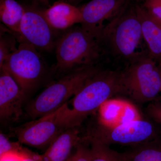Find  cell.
Masks as SVG:
<instances>
[{"instance_id": "1", "label": "cell", "mask_w": 161, "mask_h": 161, "mask_svg": "<svg viewBox=\"0 0 161 161\" xmlns=\"http://www.w3.org/2000/svg\"><path fill=\"white\" fill-rule=\"evenodd\" d=\"M120 72L99 70L89 78L61 108L60 120L65 129L78 127L89 115L116 94H119Z\"/></svg>"}, {"instance_id": "2", "label": "cell", "mask_w": 161, "mask_h": 161, "mask_svg": "<svg viewBox=\"0 0 161 161\" xmlns=\"http://www.w3.org/2000/svg\"><path fill=\"white\" fill-rule=\"evenodd\" d=\"M55 49V69L68 73L93 65L103 51L100 38L81 25L65 30L58 39Z\"/></svg>"}, {"instance_id": "3", "label": "cell", "mask_w": 161, "mask_h": 161, "mask_svg": "<svg viewBox=\"0 0 161 161\" xmlns=\"http://www.w3.org/2000/svg\"><path fill=\"white\" fill-rule=\"evenodd\" d=\"M99 70L94 65H90L67 73L28 104L26 108L27 115L35 119L59 109Z\"/></svg>"}, {"instance_id": "4", "label": "cell", "mask_w": 161, "mask_h": 161, "mask_svg": "<svg viewBox=\"0 0 161 161\" xmlns=\"http://www.w3.org/2000/svg\"><path fill=\"white\" fill-rule=\"evenodd\" d=\"M127 7L105 25L100 40L103 50L105 47L116 58L133 61L137 58L135 52L142 33L135 7Z\"/></svg>"}, {"instance_id": "5", "label": "cell", "mask_w": 161, "mask_h": 161, "mask_svg": "<svg viewBox=\"0 0 161 161\" xmlns=\"http://www.w3.org/2000/svg\"><path fill=\"white\" fill-rule=\"evenodd\" d=\"M161 91L160 70L153 58H138L120 73L119 94L137 102L154 100Z\"/></svg>"}, {"instance_id": "6", "label": "cell", "mask_w": 161, "mask_h": 161, "mask_svg": "<svg viewBox=\"0 0 161 161\" xmlns=\"http://www.w3.org/2000/svg\"><path fill=\"white\" fill-rule=\"evenodd\" d=\"M86 136L110 146L111 145L135 146L161 137V132L148 120L137 119L115 127L97 124Z\"/></svg>"}, {"instance_id": "7", "label": "cell", "mask_w": 161, "mask_h": 161, "mask_svg": "<svg viewBox=\"0 0 161 161\" xmlns=\"http://www.w3.org/2000/svg\"><path fill=\"white\" fill-rule=\"evenodd\" d=\"M20 43L0 68H4L27 94L40 82L45 69L37 49L26 42Z\"/></svg>"}, {"instance_id": "8", "label": "cell", "mask_w": 161, "mask_h": 161, "mask_svg": "<svg viewBox=\"0 0 161 161\" xmlns=\"http://www.w3.org/2000/svg\"><path fill=\"white\" fill-rule=\"evenodd\" d=\"M62 107L51 114L12 129L18 142L36 149H47L65 130L60 119Z\"/></svg>"}, {"instance_id": "9", "label": "cell", "mask_w": 161, "mask_h": 161, "mask_svg": "<svg viewBox=\"0 0 161 161\" xmlns=\"http://www.w3.org/2000/svg\"><path fill=\"white\" fill-rule=\"evenodd\" d=\"M19 32L14 34L19 42H24L37 49L49 52L55 49L59 38L49 25L42 10L25 8Z\"/></svg>"}, {"instance_id": "10", "label": "cell", "mask_w": 161, "mask_h": 161, "mask_svg": "<svg viewBox=\"0 0 161 161\" xmlns=\"http://www.w3.org/2000/svg\"><path fill=\"white\" fill-rule=\"evenodd\" d=\"M0 119L14 122L23 114L26 94L4 68H0Z\"/></svg>"}, {"instance_id": "11", "label": "cell", "mask_w": 161, "mask_h": 161, "mask_svg": "<svg viewBox=\"0 0 161 161\" xmlns=\"http://www.w3.org/2000/svg\"><path fill=\"white\" fill-rule=\"evenodd\" d=\"M128 0H92L80 8L81 25L100 38L104 22L113 19L128 6Z\"/></svg>"}, {"instance_id": "12", "label": "cell", "mask_w": 161, "mask_h": 161, "mask_svg": "<svg viewBox=\"0 0 161 161\" xmlns=\"http://www.w3.org/2000/svg\"><path fill=\"white\" fill-rule=\"evenodd\" d=\"M98 123L106 127H115L137 119L141 114L131 103L121 99L110 98L98 109Z\"/></svg>"}, {"instance_id": "13", "label": "cell", "mask_w": 161, "mask_h": 161, "mask_svg": "<svg viewBox=\"0 0 161 161\" xmlns=\"http://www.w3.org/2000/svg\"><path fill=\"white\" fill-rule=\"evenodd\" d=\"M81 138L78 127L65 129L41 154L42 161H68L74 154Z\"/></svg>"}, {"instance_id": "14", "label": "cell", "mask_w": 161, "mask_h": 161, "mask_svg": "<svg viewBox=\"0 0 161 161\" xmlns=\"http://www.w3.org/2000/svg\"><path fill=\"white\" fill-rule=\"evenodd\" d=\"M42 13L49 25L57 31L66 30L75 24L82 23L80 8L64 1L55 2Z\"/></svg>"}, {"instance_id": "15", "label": "cell", "mask_w": 161, "mask_h": 161, "mask_svg": "<svg viewBox=\"0 0 161 161\" xmlns=\"http://www.w3.org/2000/svg\"><path fill=\"white\" fill-rule=\"evenodd\" d=\"M135 9L141 26L143 38L153 58H161V19L153 15L144 7L136 5Z\"/></svg>"}, {"instance_id": "16", "label": "cell", "mask_w": 161, "mask_h": 161, "mask_svg": "<svg viewBox=\"0 0 161 161\" xmlns=\"http://www.w3.org/2000/svg\"><path fill=\"white\" fill-rule=\"evenodd\" d=\"M115 152L119 161H161V137Z\"/></svg>"}, {"instance_id": "17", "label": "cell", "mask_w": 161, "mask_h": 161, "mask_svg": "<svg viewBox=\"0 0 161 161\" xmlns=\"http://www.w3.org/2000/svg\"><path fill=\"white\" fill-rule=\"evenodd\" d=\"M25 7L15 0H0V19L14 34L19 32Z\"/></svg>"}, {"instance_id": "18", "label": "cell", "mask_w": 161, "mask_h": 161, "mask_svg": "<svg viewBox=\"0 0 161 161\" xmlns=\"http://www.w3.org/2000/svg\"><path fill=\"white\" fill-rule=\"evenodd\" d=\"M89 144L91 151V161H119L109 146L99 141L86 136L83 137Z\"/></svg>"}, {"instance_id": "19", "label": "cell", "mask_w": 161, "mask_h": 161, "mask_svg": "<svg viewBox=\"0 0 161 161\" xmlns=\"http://www.w3.org/2000/svg\"><path fill=\"white\" fill-rule=\"evenodd\" d=\"M13 33L10 36L1 32L0 37V68L3 66L9 55L17 48L16 47V38Z\"/></svg>"}, {"instance_id": "20", "label": "cell", "mask_w": 161, "mask_h": 161, "mask_svg": "<svg viewBox=\"0 0 161 161\" xmlns=\"http://www.w3.org/2000/svg\"><path fill=\"white\" fill-rule=\"evenodd\" d=\"M68 161H91L89 144L83 137L77 146L74 154Z\"/></svg>"}, {"instance_id": "21", "label": "cell", "mask_w": 161, "mask_h": 161, "mask_svg": "<svg viewBox=\"0 0 161 161\" xmlns=\"http://www.w3.org/2000/svg\"><path fill=\"white\" fill-rule=\"evenodd\" d=\"M23 147L19 142H12L6 135L0 134V155L7 153L21 152Z\"/></svg>"}, {"instance_id": "22", "label": "cell", "mask_w": 161, "mask_h": 161, "mask_svg": "<svg viewBox=\"0 0 161 161\" xmlns=\"http://www.w3.org/2000/svg\"><path fill=\"white\" fill-rule=\"evenodd\" d=\"M147 112L150 118L161 125V102L154 101L149 104Z\"/></svg>"}, {"instance_id": "23", "label": "cell", "mask_w": 161, "mask_h": 161, "mask_svg": "<svg viewBox=\"0 0 161 161\" xmlns=\"http://www.w3.org/2000/svg\"><path fill=\"white\" fill-rule=\"evenodd\" d=\"M144 7L153 15L161 19V0H144Z\"/></svg>"}, {"instance_id": "24", "label": "cell", "mask_w": 161, "mask_h": 161, "mask_svg": "<svg viewBox=\"0 0 161 161\" xmlns=\"http://www.w3.org/2000/svg\"><path fill=\"white\" fill-rule=\"evenodd\" d=\"M23 148L21 152L7 153L0 155V161H24Z\"/></svg>"}, {"instance_id": "25", "label": "cell", "mask_w": 161, "mask_h": 161, "mask_svg": "<svg viewBox=\"0 0 161 161\" xmlns=\"http://www.w3.org/2000/svg\"><path fill=\"white\" fill-rule=\"evenodd\" d=\"M23 151L24 154V161H42L41 154L40 155L36 153L33 152L24 147Z\"/></svg>"}, {"instance_id": "26", "label": "cell", "mask_w": 161, "mask_h": 161, "mask_svg": "<svg viewBox=\"0 0 161 161\" xmlns=\"http://www.w3.org/2000/svg\"><path fill=\"white\" fill-rule=\"evenodd\" d=\"M69 3H70V4H73L74 3H79L80 1H82V0H69Z\"/></svg>"}, {"instance_id": "27", "label": "cell", "mask_w": 161, "mask_h": 161, "mask_svg": "<svg viewBox=\"0 0 161 161\" xmlns=\"http://www.w3.org/2000/svg\"><path fill=\"white\" fill-rule=\"evenodd\" d=\"M38 1H40V2H43V3H45V4H47V3L46 0H38Z\"/></svg>"}, {"instance_id": "28", "label": "cell", "mask_w": 161, "mask_h": 161, "mask_svg": "<svg viewBox=\"0 0 161 161\" xmlns=\"http://www.w3.org/2000/svg\"><path fill=\"white\" fill-rule=\"evenodd\" d=\"M158 60H159V64L158 66L159 67L161 68V58Z\"/></svg>"}, {"instance_id": "29", "label": "cell", "mask_w": 161, "mask_h": 161, "mask_svg": "<svg viewBox=\"0 0 161 161\" xmlns=\"http://www.w3.org/2000/svg\"><path fill=\"white\" fill-rule=\"evenodd\" d=\"M159 69H160V72H161V68L159 67Z\"/></svg>"}, {"instance_id": "30", "label": "cell", "mask_w": 161, "mask_h": 161, "mask_svg": "<svg viewBox=\"0 0 161 161\" xmlns=\"http://www.w3.org/2000/svg\"><path fill=\"white\" fill-rule=\"evenodd\" d=\"M47 3V4L48 3V0H46ZM60 1H63V0H60Z\"/></svg>"}]
</instances>
